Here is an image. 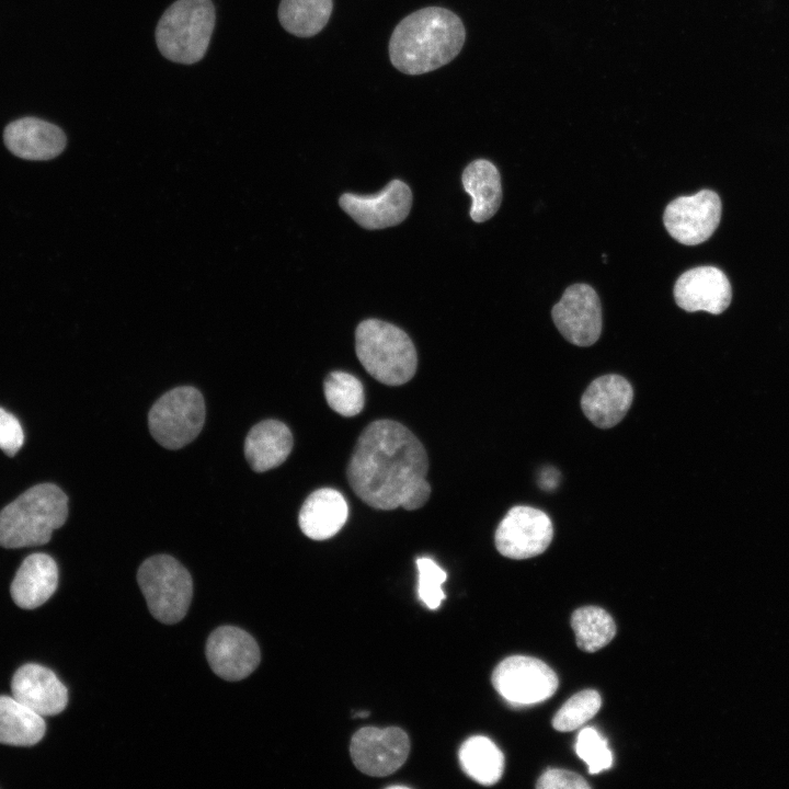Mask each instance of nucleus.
<instances>
[{"label": "nucleus", "instance_id": "f257e3e1", "mask_svg": "<svg viewBox=\"0 0 789 789\" xmlns=\"http://www.w3.org/2000/svg\"><path fill=\"white\" fill-rule=\"evenodd\" d=\"M427 454L419 438L393 420H377L359 435L346 476L354 493L377 510L422 507L431 495Z\"/></svg>", "mask_w": 789, "mask_h": 789}, {"label": "nucleus", "instance_id": "f03ea898", "mask_svg": "<svg viewBox=\"0 0 789 789\" xmlns=\"http://www.w3.org/2000/svg\"><path fill=\"white\" fill-rule=\"evenodd\" d=\"M465 38V26L454 12L428 7L409 14L396 26L389 57L401 72L423 75L450 62Z\"/></svg>", "mask_w": 789, "mask_h": 789}, {"label": "nucleus", "instance_id": "7ed1b4c3", "mask_svg": "<svg viewBox=\"0 0 789 789\" xmlns=\"http://www.w3.org/2000/svg\"><path fill=\"white\" fill-rule=\"evenodd\" d=\"M68 516V498L53 483L36 484L0 512V546L8 549L44 545Z\"/></svg>", "mask_w": 789, "mask_h": 789}, {"label": "nucleus", "instance_id": "20e7f679", "mask_svg": "<svg viewBox=\"0 0 789 789\" xmlns=\"http://www.w3.org/2000/svg\"><path fill=\"white\" fill-rule=\"evenodd\" d=\"M355 351L366 371L384 385H403L416 371L413 342L391 323L377 319L362 321L355 331Z\"/></svg>", "mask_w": 789, "mask_h": 789}, {"label": "nucleus", "instance_id": "39448f33", "mask_svg": "<svg viewBox=\"0 0 789 789\" xmlns=\"http://www.w3.org/2000/svg\"><path fill=\"white\" fill-rule=\"evenodd\" d=\"M210 0H176L160 18L156 42L169 60L192 65L206 54L215 26Z\"/></svg>", "mask_w": 789, "mask_h": 789}, {"label": "nucleus", "instance_id": "423d86ee", "mask_svg": "<svg viewBox=\"0 0 789 789\" xmlns=\"http://www.w3.org/2000/svg\"><path fill=\"white\" fill-rule=\"evenodd\" d=\"M139 587L151 615L163 624H175L187 613L193 594L188 571L174 558L153 556L137 573Z\"/></svg>", "mask_w": 789, "mask_h": 789}, {"label": "nucleus", "instance_id": "0eeeda50", "mask_svg": "<svg viewBox=\"0 0 789 789\" xmlns=\"http://www.w3.org/2000/svg\"><path fill=\"white\" fill-rule=\"evenodd\" d=\"M205 421L202 393L188 386L164 393L151 407L148 426L153 438L168 449H179L191 443Z\"/></svg>", "mask_w": 789, "mask_h": 789}, {"label": "nucleus", "instance_id": "6e6552de", "mask_svg": "<svg viewBox=\"0 0 789 789\" xmlns=\"http://www.w3.org/2000/svg\"><path fill=\"white\" fill-rule=\"evenodd\" d=\"M495 690L514 706H527L549 699L558 688L556 673L542 661L512 655L498 664L492 673Z\"/></svg>", "mask_w": 789, "mask_h": 789}, {"label": "nucleus", "instance_id": "1a4fd4ad", "mask_svg": "<svg viewBox=\"0 0 789 789\" xmlns=\"http://www.w3.org/2000/svg\"><path fill=\"white\" fill-rule=\"evenodd\" d=\"M552 536V523L545 512L519 505L512 507L500 522L494 541L502 556L522 560L542 553Z\"/></svg>", "mask_w": 789, "mask_h": 789}, {"label": "nucleus", "instance_id": "9d476101", "mask_svg": "<svg viewBox=\"0 0 789 789\" xmlns=\"http://www.w3.org/2000/svg\"><path fill=\"white\" fill-rule=\"evenodd\" d=\"M410 752L408 734L398 727H365L354 733L350 753L357 769L368 776L384 777L398 770Z\"/></svg>", "mask_w": 789, "mask_h": 789}, {"label": "nucleus", "instance_id": "9b49d317", "mask_svg": "<svg viewBox=\"0 0 789 789\" xmlns=\"http://www.w3.org/2000/svg\"><path fill=\"white\" fill-rule=\"evenodd\" d=\"M720 218V197L713 191L702 190L672 201L664 210L663 222L673 239L696 245L711 237Z\"/></svg>", "mask_w": 789, "mask_h": 789}, {"label": "nucleus", "instance_id": "f8f14e48", "mask_svg": "<svg viewBox=\"0 0 789 789\" xmlns=\"http://www.w3.org/2000/svg\"><path fill=\"white\" fill-rule=\"evenodd\" d=\"M560 333L572 344L590 346L602 332V307L596 291L587 284L565 289L551 311Z\"/></svg>", "mask_w": 789, "mask_h": 789}, {"label": "nucleus", "instance_id": "ddd939ff", "mask_svg": "<svg viewBox=\"0 0 789 789\" xmlns=\"http://www.w3.org/2000/svg\"><path fill=\"white\" fill-rule=\"evenodd\" d=\"M412 193L400 180L390 181L375 195L345 193L340 197V206L362 227L376 230L402 222L410 213Z\"/></svg>", "mask_w": 789, "mask_h": 789}, {"label": "nucleus", "instance_id": "4468645a", "mask_svg": "<svg viewBox=\"0 0 789 789\" xmlns=\"http://www.w3.org/2000/svg\"><path fill=\"white\" fill-rule=\"evenodd\" d=\"M206 658L213 672L230 682L248 677L259 665L261 654L255 640L233 626L214 630L206 643Z\"/></svg>", "mask_w": 789, "mask_h": 789}, {"label": "nucleus", "instance_id": "2eb2a0df", "mask_svg": "<svg viewBox=\"0 0 789 789\" xmlns=\"http://www.w3.org/2000/svg\"><path fill=\"white\" fill-rule=\"evenodd\" d=\"M676 304L685 311L723 312L732 298L725 274L714 266H698L684 272L675 283Z\"/></svg>", "mask_w": 789, "mask_h": 789}, {"label": "nucleus", "instance_id": "dca6fc26", "mask_svg": "<svg viewBox=\"0 0 789 789\" xmlns=\"http://www.w3.org/2000/svg\"><path fill=\"white\" fill-rule=\"evenodd\" d=\"M11 690L16 700L42 717L58 714L68 704L67 687L52 670L38 664L19 667L12 677Z\"/></svg>", "mask_w": 789, "mask_h": 789}, {"label": "nucleus", "instance_id": "f3484780", "mask_svg": "<svg viewBox=\"0 0 789 789\" xmlns=\"http://www.w3.org/2000/svg\"><path fill=\"white\" fill-rule=\"evenodd\" d=\"M3 140L13 155L26 160L53 159L67 142L58 126L36 117H23L7 125Z\"/></svg>", "mask_w": 789, "mask_h": 789}, {"label": "nucleus", "instance_id": "a211bd4d", "mask_svg": "<svg viewBox=\"0 0 789 789\" xmlns=\"http://www.w3.org/2000/svg\"><path fill=\"white\" fill-rule=\"evenodd\" d=\"M633 390L619 375L594 379L581 398L585 416L597 427L609 428L619 423L631 407Z\"/></svg>", "mask_w": 789, "mask_h": 789}, {"label": "nucleus", "instance_id": "6ab92c4d", "mask_svg": "<svg viewBox=\"0 0 789 789\" xmlns=\"http://www.w3.org/2000/svg\"><path fill=\"white\" fill-rule=\"evenodd\" d=\"M57 585L58 568L55 560L46 553H33L18 569L10 593L19 607L34 609L55 593Z\"/></svg>", "mask_w": 789, "mask_h": 789}, {"label": "nucleus", "instance_id": "aec40b11", "mask_svg": "<svg viewBox=\"0 0 789 789\" xmlns=\"http://www.w3.org/2000/svg\"><path fill=\"white\" fill-rule=\"evenodd\" d=\"M348 506L344 496L334 489L313 491L304 502L298 522L301 531L313 540L333 537L344 526Z\"/></svg>", "mask_w": 789, "mask_h": 789}, {"label": "nucleus", "instance_id": "412c9836", "mask_svg": "<svg viewBox=\"0 0 789 789\" xmlns=\"http://www.w3.org/2000/svg\"><path fill=\"white\" fill-rule=\"evenodd\" d=\"M293 435L286 424L277 420H264L254 425L244 441V455L256 472L267 471L282 465L293 448Z\"/></svg>", "mask_w": 789, "mask_h": 789}, {"label": "nucleus", "instance_id": "4be33fe9", "mask_svg": "<svg viewBox=\"0 0 789 789\" xmlns=\"http://www.w3.org/2000/svg\"><path fill=\"white\" fill-rule=\"evenodd\" d=\"M465 191L472 197L470 217L476 222L490 219L502 201L501 176L496 167L488 160L478 159L462 173Z\"/></svg>", "mask_w": 789, "mask_h": 789}, {"label": "nucleus", "instance_id": "5701e85b", "mask_svg": "<svg viewBox=\"0 0 789 789\" xmlns=\"http://www.w3.org/2000/svg\"><path fill=\"white\" fill-rule=\"evenodd\" d=\"M46 731L43 717L13 696H0V744L32 746Z\"/></svg>", "mask_w": 789, "mask_h": 789}, {"label": "nucleus", "instance_id": "b1692460", "mask_svg": "<svg viewBox=\"0 0 789 789\" xmlns=\"http://www.w3.org/2000/svg\"><path fill=\"white\" fill-rule=\"evenodd\" d=\"M459 762L464 771L477 782L491 786L498 782L504 769V756L488 737L471 736L459 750Z\"/></svg>", "mask_w": 789, "mask_h": 789}, {"label": "nucleus", "instance_id": "393cba45", "mask_svg": "<svg viewBox=\"0 0 789 789\" xmlns=\"http://www.w3.org/2000/svg\"><path fill=\"white\" fill-rule=\"evenodd\" d=\"M332 13V0H282L278 20L289 33L299 37L318 34Z\"/></svg>", "mask_w": 789, "mask_h": 789}, {"label": "nucleus", "instance_id": "a878e982", "mask_svg": "<svg viewBox=\"0 0 789 789\" xmlns=\"http://www.w3.org/2000/svg\"><path fill=\"white\" fill-rule=\"evenodd\" d=\"M571 627L576 645L585 652H595L608 644L616 634L611 616L603 608L585 606L573 611Z\"/></svg>", "mask_w": 789, "mask_h": 789}, {"label": "nucleus", "instance_id": "bb28decb", "mask_svg": "<svg viewBox=\"0 0 789 789\" xmlns=\"http://www.w3.org/2000/svg\"><path fill=\"white\" fill-rule=\"evenodd\" d=\"M323 391L329 407L343 416L357 415L364 408L363 385L348 373H330L324 379Z\"/></svg>", "mask_w": 789, "mask_h": 789}, {"label": "nucleus", "instance_id": "cd10ccee", "mask_svg": "<svg viewBox=\"0 0 789 789\" xmlns=\"http://www.w3.org/2000/svg\"><path fill=\"white\" fill-rule=\"evenodd\" d=\"M601 706L602 698L596 690L576 693L558 710L552 719V727L560 732L575 730L592 719Z\"/></svg>", "mask_w": 789, "mask_h": 789}, {"label": "nucleus", "instance_id": "c85d7f7f", "mask_svg": "<svg viewBox=\"0 0 789 789\" xmlns=\"http://www.w3.org/2000/svg\"><path fill=\"white\" fill-rule=\"evenodd\" d=\"M575 751L578 756L588 765L590 774H598L613 765V755L605 740L597 730L587 727L580 731Z\"/></svg>", "mask_w": 789, "mask_h": 789}, {"label": "nucleus", "instance_id": "c756f323", "mask_svg": "<svg viewBox=\"0 0 789 789\" xmlns=\"http://www.w3.org/2000/svg\"><path fill=\"white\" fill-rule=\"evenodd\" d=\"M416 565L419 571V597L430 609H436L445 598L442 585L446 581L447 574L431 558H419Z\"/></svg>", "mask_w": 789, "mask_h": 789}, {"label": "nucleus", "instance_id": "7c9ffc66", "mask_svg": "<svg viewBox=\"0 0 789 789\" xmlns=\"http://www.w3.org/2000/svg\"><path fill=\"white\" fill-rule=\"evenodd\" d=\"M24 442V434L19 420L0 407V449L8 456H14Z\"/></svg>", "mask_w": 789, "mask_h": 789}, {"label": "nucleus", "instance_id": "2f4dec72", "mask_svg": "<svg viewBox=\"0 0 789 789\" xmlns=\"http://www.w3.org/2000/svg\"><path fill=\"white\" fill-rule=\"evenodd\" d=\"M538 789H588L590 785L585 779L570 770L550 768L538 779Z\"/></svg>", "mask_w": 789, "mask_h": 789}, {"label": "nucleus", "instance_id": "473e14b6", "mask_svg": "<svg viewBox=\"0 0 789 789\" xmlns=\"http://www.w3.org/2000/svg\"><path fill=\"white\" fill-rule=\"evenodd\" d=\"M369 716V711H359L354 717H367Z\"/></svg>", "mask_w": 789, "mask_h": 789}]
</instances>
